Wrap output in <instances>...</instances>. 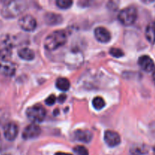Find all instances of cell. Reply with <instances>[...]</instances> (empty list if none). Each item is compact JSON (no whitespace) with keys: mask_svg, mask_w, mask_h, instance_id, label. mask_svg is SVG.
Returning <instances> with one entry per match:
<instances>
[{"mask_svg":"<svg viewBox=\"0 0 155 155\" xmlns=\"http://www.w3.org/2000/svg\"><path fill=\"white\" fill-rule=\"evenodd\" d=\"M68 40V36L64 30H55L46 36L44 41V46L48 51H54L63 46Z\"/></svg>","mask_w":155,"mask_h":155,"instance_id":"1","label":"cell"},{"mask_svg":"<svg viewBox=\"0 0 155 155\" xmlns=\"http://www.w3.org/2000/svg\"><path fill=\"white\" fill-rule=\"evenodd\" d=\"M27 118L34 124L41 123L44 120L46 115V111L42 104H35L28 107L26 111Z\"/></svg>","mask_w":155,"mask_h":155,"instance_id":"2","label":"cell"},{"mask_svg":"<svg viewBox=\"0 0 155 155\" xmlns=\"http://www.w3.org/2000/svg\"><path fill=\"white\" fill-rule=\"evenodd\" d=\"M137 18V9L133 6L125 8L120 12L118 20L124 26H130L135 23Z\"/></svg>","mask_w":155,"mask_h":155,"instance_id":"3","label":"cell"},{"mask_svg":"<svg viewBox=\"0 0 155 155\" xmlns=\"http://www.w3.org/2000/svg\"><path fill=\"white\" fill-rule=\"evenodd\" d=\"M24 10L23 2H8L4 5L2 10V15L5 18H15Z\"/></svg>","mask_w":155,"mask_h":155,"instance_id":"4","label":"cell"},{"mask_svg":"<svg viewBox=\"0 0 155 155\" xmlns=\"http://www.w3.org/2000/svg\"><path fill=\"white\" fill-rule=\"evenodd\" d=\"M18 24L23 30L27 32L33 31L36 27V19L30 15H25L21 17Z\"/></svg>","mask_w":155,"mask_h":155,"instance_id":"5","label":"cell"},{"mask_svg":"<svg viewBox=\"0 0 155 155\" xmlns=\"http://www.w3.org/2000/svg\"><path fill=\"white\" fill-rule=\"evenodd\" d=\"M41 134V129L37 124H32L27 126L23 131L22 137L24 139H32L37 138Z\"/></svg>","mask_w":155,"mask_h":155,"instance_id":"6","label":"cell"},{"mask_svg":"<svg viewBox=\"0 0 155 155\" xmlns=\"http://www.w3.org/2000/svg\"><path fill=\"white\" fill-rule=\"evenodd\" d=\"M104 139L106 144L110 147L117 146L121 142L120 135L117 132L113 131V130H107L104 133Z\"/></svg>","mask_w":155,"mask_h":155,"instance_id":"7","label":"cell"},{"mask_svg":"<svg viewBox=\"0 0 155 155\" xmlns=\"http://www.w3.org/2000/svg\"><path fill=\"white\" fill-rule=\"evenodd\" d=\"M18 134V127L15 123L10 122L5 126L4 136L8 141H14Z\"/></svg>","mask_w":155,"mask_h":155,"instance_id":"8","label":"cell"},{"mask_svg":"<svg viewBox=\"0 0 155 155\" xmlns=\"http://www.w3.org/2000/svg\"><path fill=\"white\" fill-rule=\"evenodd\" d=\"M138 64L144 71L147 73L152 72L155 68L154 61L148 55L141 56L138 61Z\"/></svg>","mask_w":155,"mask_h":155,"instance_id":"9","label":"cell"},{"mask_svg":"<svg viewBox=\"0 0 155 155\" xmlns=\"http://www.w3.org/2000/svg\"><path fill=\"white\" fill-rule=\"evenodd\" d=\"M95 36L97 40L102 43L108 42L111 39V35L108 30L103 27H98L95 29Z\"/></svg>","mask_w":155,"mask_h":155,"instance_id":"10","label":"cell"},{"mask_svg":"<svg viewBox=\"0 0 155 155\" xmlns=\"http://www.w3.org/2000/svg\"><path fill=\"white\" fill-rule=\"evenodd\" d=\"M16 71V66L15 64L9 61H0V73L5 76L11 77L15 74Z\"/></svg>","mask_w":155,"mask_h":155,"instance_id":"11","label":"cell"},{"mask_svg":"<svg viewBox=\"0 0 155 155\" xmlns=\"http://www.w3.org/2000/svg\"><path fill=\"white\" fill-rule=\"evenodd\" d=\"M74 137L77 140L80 142L89 143L92 139L93 135L89 130H77L74 132Z\"/></svg>","mask_w":155,"mask_h":155,"instance_id":"12","label":"cell"},{"mask_svg":"<svg viewBox=\"0 0 155 155\" xmlns=\"http://www.w3.org/2000/svg\"><path fill=\"white\" fill-rule=\"evenodd\" d=\"M145 37L151 44L155 43V21L150 23L145 29Z\"/></svg>","mask_w":155,"mask_h":155,"instance_id":"13","label":"cell"},{"mask_svg":"<svg viewBox=\"0 0 155 155\" xmlns=\"http://www.w3.org/2000/svg\"><path fill=\"white\" fill-rule=\"evenodd\" d=\"M18 56L21 59L26 61H31L34 59V51L29 48H22L18 50Z\"/></svg>","mask_w":155,"mask_h":155,"instance_id":"14","label":"cell"},{"mask_svg":"<svg viewBox=\"0 0 155 155\" xmlns=\"http://www.w3.org/2000/svg\"><path fill=\"white\" fill-rule=\"evenodd\" d=\"M45 21L49 25H55L62 21V18L61 15L56 14L48 13L45 16Z\"/></svg>","mask_w":155,"mask_h":155,"instance_id":"15","label":"cell"},{"mask_svg":"<svg viewBox=\"0 0 155 155\" xmlns=\"http://www.w3.org/2000/svg\"><path fill=\"white\" fill-rule=\"evenodd\" d=\"M56 87L61 91H63V92H65V91H68V89H70V86H71V83H70V81L66 78H58L57 80H56Z\"/></svg>","mask_w":155,"mask_h":155,"instance_id":"16","label":"cell"},{"mask_svg":"<svg viewBox=\"0 0 155 155\" xmlns=\"http://www.w3.org/2000/svg\"><path fill=\"white\" fill-rule=\"evenodd\" d=\"M131 153L133 155H143L148 153V148L143 145H134L131 148Z\"/></svg>","mask_w":155,"mask_h":155,"instance_id":"17","label":"cell"},{"mask_svg":"<svg viewBox=\"0 0 155 155\" xmlns=\"http://www.w3.org/2000/svg\"><path fill=\"white\" fill-rule=\"evenodd\" d=\"M11 55H12V50L9 47H5L0 49V61H8Z\"/></svg>","mask_w":155,"mask_h":155,"instance_id":"18","label":"cell"},{"mask_svg":"<svg viewBox=\"0 0 155 155\" xmlns=\"http://www.w3.org/2000/svg\"><path fill=\"white\" fill-rule=\"evenodd\" d=\"M92 105H93L94 108L96 109V110H101L105 106V101L103 98L97 96L92 100Z\"/></svg>","mask_w":155,"mask_h":155,"instance_id":"19","label":"cell"},{"mask_svg":"<svg viewBox=\"0 0 155 155\" xmlns=\"http://www.w3.org/2000/svg\"><path fill=\"white\" fill-rule=\"evenodd\" d=\"M56 5L58 7L61 9H68L71 7L73 5V1L71 0H57Z\"/></svg>","mask_w":155,"mask_h":155,"instance_id":"20","label":"cell"},{"mask_svg":"<svg viewBox=\"0 0 155 155\" xmlns=\"http://www.w3.org/2000/svg\"><path fill=\"white\" fill-rule=\"evenodd\" d=\"M74 151L77 155H89V151H88L87 148L82 145H77L74 147Z\"/></svg>","mask_w":155,"mask_h":155,"instance_id":"21","label":"cell"},{"mask_svg":"<svg viewBox=\"0 0 155 155\" xmlns=\"http://www.w3.org/2000/svg\"><path fill=\"white\" fill-rule=\"evenodd\" d=\"M109 53L110 55L114 58H121L124 55V51L118 48H111L109 51Z\"/></svg>","mask_w":155,"mask_h":155,"instance_id":"22","label":"cell"},{"mask_svg":"<svg viewBox=\"0 0 155 155\" xmlns=\"http://www.w3.org/2000/svg\"><path fill=\"white\" fill-rule=\"evenodd\" d=\"M56 101V97L54 95H51L49 97H48L46 100H45V104L48 106H51L55 103Z\"/></svg>","mask_w":155,"mask_h":155,"instance_id":"23","label":"cell"},{"mask_svg":"<svg viewBox=\"0 0 155 155\" xmlns=\"http://www.w3.org/2000/svg\"><path fill=\"white\" fill-rule=\"evenodd\" d=\"M65 99H66V95H61L60 97L58 98V101L61 103H63L65 101Z\"/></svg>","mask_w":155,"mask_h":155,"instance_id":"24","label":"cell"},{"mask_svg":"<svg viewBox=\"0 0 155 155\" xmlns=\"http://www.w3.org/2000/svg\"><path fill=\"white\" fill-rule=\"evenodd\" d=\"M54 155H72L69 153H64V152H57L54 154Z\"/></svg>","mask_w":155,"mask_h":155,"instance_id":"25","label":"cell"},{"mask_svg":"<svg viewBox=\"0 0 155 155\" xmlns=\"http://www.w3.org/2000/svg\"><path fill=\"white\" fill-rule=\"evenodd\" d=\"M152 78H153V81H154V83H155V68H154V71H153Z\"/></svg>","mask_w":155,"mask_h":155,"instance_id":"26","label":"cell"},{"mask_svg":"<svg viewBox=\"0 0 155 155\" xmlns=\"http://www.w3.org/2000/svg\"><path fill=\"white\" fill-rule=\"evenodd\" d=\"M153 154H154V155H155V147L154 148V149H153Z\"/></svg>","mask_w":155,"mask_h":155,"instance_id":"27","label":"cell"},{"mask_svg":"<svg viewBox=\"0 0 155 155\" xmlns=\"http://www.w3.org/2000/svg\"><path fill=\"white\" fill-rule=\"evenodd\" d=\"M4 155H11V154H4Z\"/></svg>","mask_w":155,"mask_h":155,"instance_id":"28","label":"cell"}]
</instances>
